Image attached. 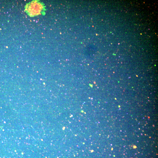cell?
Returning a JSON list of instances; mask_svg holds the SVG:
<instances>
[{"instance_id": "6da1fadb", "label": "cell", "mask_w": 158, "mask_h": 158, "mask_svg": "<svg viewBox=\"0 0 158 158\" xmlns=\"http://www.w3.org/2000/svg\"><path fill=\"white\" fill-rule=\"evenodd\" d=\"M26 10L27 13L31 16H35L39 14L42 10V5L37 1H32L27 4Z\"/></svg>"}]
</instances>
